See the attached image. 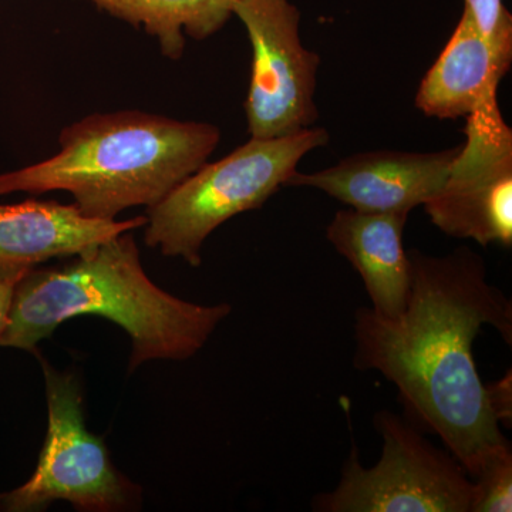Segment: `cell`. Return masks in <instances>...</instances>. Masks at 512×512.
I'll list each match as a JSON object with an SVG mask.
<instances>
[{
  "label": "cell",
  "instance_id": "cell-4",
  "mask_svg": "<svg viewBox=\"0 0 512 512\" xmlns=\"http://www.w3.org/2000/svg\"><path fill=\"white\" fill-rule=\"evenodd\" d=\"M328 141L322 127L269 140L251 137L222 160L202 164L147 208V247L197 268L202 245L215 229L235 215L261 208L284 187L302 158Z\"/></svg>",
  "mask_w": 512,
  "mask_h": 512
},
{
  "label": "cell",
  "instance_id": "cell-11",
  "mask_svg": "<svg viewBox=\"0 0 512 512\" xmlns=\"http://www.w3.org/2000/svg\"><path fill=\"white\" fill-rule=\"evenodd\" d=\"M407 212L340 210L326 228L332 247L362 276L372 309L396 318L410 295V259L404 251Z\"/></svg>",
  "mask_w": 512,
  "mask_h": 512
},
{
  "label": "cell",
  "instance_id": "cell-3",
  "mask_svg": "<svg viewBox=\"0 0 512 512\" xmlns=\"http://www.w3.org/2000/svg\"><path fill=\"white\" fill-rule=\"evenodd\" d=\"M220 141L214 124L138 110L92 114L63 128L49 160L0 174V197L66 191L86 217L116 220L127 208L163 200Z\"/></svg>",
  "mask_w": 512,
  "mask_h": 512
},
{
  "label": "cell",
  "instance_id": "cell-5",
  "mask_svg": "<svg viewBox=\"0 0 512 512\" xmlns=\"http://www.w3.org/2000/svg\"><path fill=\"white\" fill-rule=\"evenodd\" d=\"M46 382L49 424L33 476L16 490L0 494V510L45 511L57 500L84 512L126 511L138 507L141 488L120 474L106 443L84 421L82 386L70 372H59L39 356Z\"/></svg>",
  "mask_w": 512,
  "mask_h": 512
},
{
  "label": "cell",
  "instance_id": "cell-2",
  "mask_svg": "<svg viewBox=\"0 0 512 512\" xmlns=\"http://www.w3.org/2000/svg\"><path fill=\"white\" fill-rule=\"evenodd\" d=\"M231 311L229 303L198 305L158 288L128 231L64 264L30 268L13 292L0 348L37 353L66 320L103 316L131 338V373L148 360L197 355Z\"/></svg>",
  "mask_w": 512,
  "mask_h": 512
},
{
  "label": "cell",
  "instance_id": "cell-10",
  "mask_svg": "<svg viewBox=\"0 0 512 512\" xmlns=\"http://www.w3.org/2000/svg\"><path fill=\"white\" fill-rule=\"evenodd\" d=\"M146 224L147 217L97 220L83 215L76 204L36 198L0 204V264L37 266L72 258Z\"/></svg>",
  "mask_w": 512,
  "mask_h": 512
},
{
  "label": "cell",
  "instance_id": "cell-15",
  "mask_svg": "<svg viewBox=\"0 0 512 512\" xmlns=\"http://www.w3.org/2000/svg\"><path fill=\"white\" fill-rule=\"evenodd\" d=\"M478 32L505 63H512V16L503 0H464Z\"/></svg>",
  "mask_w": 512,
  "mask_h": 512
},
{
  "label": "cell",
  "instance_id": "cell-14",
  "mask_svg": "<svg viewBox=\"0 0 512 512\" xmlns=\"http://www.w3.org/2000/svg\"><path fill=\"white\" fill-rule=\"evenodd\" d=\"M473 480L470 512L512 511L511 443L490 454Z\"/></svg>",
  "mask_w": 512,
  "mask_h": 512
},
{
  "label": "cell",
  "instance_id": "cell-17",
  "mask_svg": "<svg viewBox=\"0 0 512 512\" xmlns=\"http://www.w3.org/2000/svg\"><path fill=\"white\" fill-rule=\"evenodd\" d=\"M33 266L0 264V336L8 323L13 292L19 279Z\"/></svg>",
  "mask_w": 512,
  "mask_h": 512
},
{
  "label": "cell",
  "instance_id": "cell-7",
  "mask_svg": "<svg viewBox=\"0 0 512 512\" xmlns=\"http://www.w3.org/2000/svg\"><path fill=\"white\" fill-rule=\"evenodd\" d=\"M232 13L252 46L244 106L251 137L269 140L313 127L320 57L302 45L299 9L291 0H237Z\"/></svg>",
  "mask_w": 512,
  "mask_h": 512
},
{
  "label": "cell",
  "instance_id": "cell-12",
  "mask_svg": "<svg viewBox=\"0 0 512 512\" xmlns=\"http://www.w3.org/2000/svg\"><path fill=\"white\" fill-rule=\"evenodd\" d=\"M510 67L488 45L464 10L439 59L421 80L414 103L434 119L470 116L497 100L498 86Z\"/></svg>",
  "mask_w": 512,
  "mask_h": 512
},
{
  "label": "cell",
  "instance_id": "cell-16",
  "mask_svg": "<svg viewBox=\"0 0 512 512\" xmlns=\"http://www.w3.org/2000/svg\"><path fill=\"white\" fill-rule=\"evenodd\" d=\"M488 407L500 424L512 426V372L508 369L501 379L484 384Z\"/></svg>",
  "mask_w": 512,
  "mask_h": 512
},
{
  "label": "cell",
  "instance_id": "cell-1",
  "mask_svg": "<svg viewBox=\"0 0 512 512\" xmlns=\"http://www.w3.org/2000/svg\"><path fill=\"white\" fill-rule=\"evenodd\" d=\"M410 259V295L396 318L355 313L353 365L379 372L399 390L407 412L443 440L470 478L510 443L490 407L473 345L493 326L512 346V303L487 279L483 256L461 247Z\"/></svg>",
  "mask_w": 512,
  "mask_h": 512
},
{
  "label": "cell",
  "instance_id": "cell-8",
  "mask_svg": "<svg viewBox=\"0 0 512 512\" xmlns=\"http://www.w3.org/2000/svg\"><path fill=\"white\" fill-rule=\"evenodd\" d=\"M467 140L441 190L424 204L444 234L481 247L512 245V130L498 99L466 117Z\"/></svg>",
  "mask_w": 512,
  "mask_h": 512
},
{
  "label": "cell",
  "instance_id": "cell-6",
  "mask_svg": "<svg viewBox=\"0 0 512 512\" xmlns=\"http://www.w3.org/2000/svg\"><path fill=\"white\" fill-rule=\"evenodd\" d=\"M373 423L383 439L379 463L363 467L353 448L338 487L316 495L313 511L470 512L473 480L450 451L387 410Z\"/></svg>",
  "mask_w": 512,
  "mask_h": 512
},
{
  "label": "cell",
  "instance_id": "cell-13",
  "mask_svg": "<svg viewBox=\"0 0 512 512\" xmlns=\"http://www.w3.org/2000/svg\"><path fill=\"white\" fill-rule=\"evenodd\" d=\"M113 18L156 37L161 53L180 60L187 39H208L234 16L237 0H87Z\"/></svg>",
  "mask_w": 512,
  "mask_h": 512
},
{
  "label": "cell",
  "instance_id": "cell-9",
  "mask_svg": "<svg viewBox=\"0 0 512 512\" xmlns=\"http://www.w3.org/2000/svg\"><path fill=\"white\" fill-rule=\"evenodd\" d=\"M460 150L357 153L316 173L293 171L285 185L316 188L356 211L410 214L441 190Z\"/></svg>",
  "mask_w": 512,
  "mask_h": 512
}]
</instances>
